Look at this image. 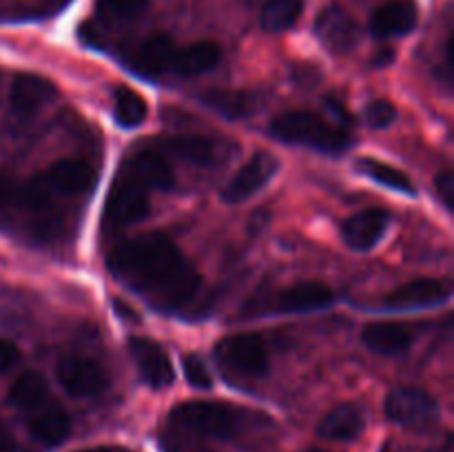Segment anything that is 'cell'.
I'll return each instance as SVG.
<instances>
[{
	"label": "cell",
	"instance_id": "obj_28",
	"mask_svg": "<svg viewBox=\"0 0 454 452\" xmlns=\"http://www.w3.org/2000/svg\"><path fill=\"white\" fill-rule=\"evenodd\" d=\"M359 168H362L368 177H372V180L380 182V184L388 186V189H395L399 191V193H408V195L415 193V184L411 182V177H408L403 171H399V168L381 162V160H372V158L359 160Z\"/></svg>",
	"mask_w": 454,
	"mask_h": 452
},
{
	"label": "cell",
	"instance_id": "obj_35",
	"mask_svg": "<svg viewBox=\"0 0 454 452\" xmlns=\"http://www.w3.org/2000/svg\"><path fill=\"white\" fill-rule=\"evenodd\" d=\"M0 452H22L20 446L13 441V437H9L3 430H0Z\"/></svg>",
	"mask_w": 454,
	"mask_h": 452
},
{
	"label": "cell",
	"instance_id": "obj_8",
	"mask_svg": "<svg viewBox=\"0 0 454 452\" xmlns=\"http://www.w3.org/2000/svg\"><path fill=\"white\" fill-rule=\"evenodd\" d=\"M278 160L270 153H255L222 189V199L226 204H239L253 198L260 189H264L278 173Z\"/></svg>",
	"mask_w": 454,
	"mask_h": 452
},
{
	"label": "cell",
	"instance_id": "obj_30",
	"mask_svg": "<svg viewBox=\"0 0 454 452\" xmlns=\"http://www.w3.org/2000/svg\"><path fill=\"white\" fill-rule=\"evenodd\" d=\"M397 118V109L388 100H372L364 109V122L371 129H386Z\"/></svg>",
	"mask_w": 454,
	"mask_h": 452
},
{
	"label": "cell",
	"instance_id": "obj_13",
	"mask_svg": "<svg viewBox=\"0 0 454 452\" xmlns=\"http://www.w3.org/2000/svg\"><path fill=\"white\" fill-rule=\"evenodd\" d=\"M450 297V288L448 284L439 282V279H412V282L403 284L395 292L386 297V306L395 310H415V308H433V306L443 304Z\"/></svg>",
	"mask_w": 454,
	"mask_h": 452
},
{
	"label": "cell",
	"instance_id": "obj_27",
	"mask_svg": "<svg viewBox=\"0 0 454 452\" xmlns=\"http://www.w3.org/2000/svg\"><path fill=\"white\" fill-rule=\"evenodd\" d=\"M114 113L118 124H122V127H140L146 118L145 97L133 91V89L118 87L114 93Z\"/></svg>",
	"mask_w": 454,
	"mask_h": 452
},
{
	"label": "cell",
	"instance_id": "obj_9",
	"mask_svg": "<svg viewBox=\"0 0 454 452\" xmlns=\"http://www.w3.org/2000/svg\"><path fill=\"white\" fill-rule=\"evenodd\" d=\"M315 34L326 49L335 53H346L353 51L355 44L359 43L362 29L346 9L326 7L315 20Z\"/></svg>",
	"mask_w": 454,
	"mask_h": 452
},
{
	"label": "cell",
	"instance_id": "obj_34",
	"mask_svg": "<svg viewBox=\"0 0 454 452\" xmlns=\"http://www.w3.org/2000/svg\"><path fill=\"white\" fill-rule=\"evenodd\" d=\"M13 191H16V180L0 173V211L13 207Z\"/></svg>",
	"mask_w": 454,
	"mask_h": 452
},
{
	"label": "cell",
	"instance_id": "obj_15",
	"mask_svg": "<svg viewBox=\"0 0 454 452\" xmlns=\"http://www.w3.org/2000/svg\"><path fill=\"white\" fill-rule=\"evenodd\" d=\"M176 44L168 35L155 34L142 40L131 56V69L146 78H160L162 74L173 69V58H176Z\"/></svg>",
	"mask_w": 454,
	"mask_h": 452
},
{
	"label": "cell",
	"instance_id": "obj_3",
	"mask_svg": "<svg viewBox=\"0 0 454 452\" xmlns=\"http://www.w3.org/2000/svg\"><path fill=\"white\" fill-rule=\"evenodd\" d=\"M173 424L211 439H231L242 428L244 415L220 401H184L173 410Z\"/></svg>",
	"mask_w": 454,
	"mask_h": 452
},
{
	"label": "cell",
	"instance_id": "obj_21",
	"mask_svg": "<svg viewBox=\"0 0 454 452\" xmlns=\"http://www.w3.org/2000/svg\"><path fill=\"white\" fill-rule=\"evenodd\" d=\"M412 331L397 322H375L368 323L362 332V341L380 355H402L412 346Z\"/></svg>",
	"mask_w": 454,
	"mask_h": 452
},
{
	"label": "cell",
	"instance_id": "obj_18",
	"mask_svg": "<svg viewBox=\"0 0 454 452\" xmlns=\"http://www.w3.org/2000/svg\"><path fill=\"white\" fill-rule=\"evenodd\" d=\"M415 25L417 9L406 0H393V3L381 4L371 18V31L380 40L402 38V35L411 34Z\"/></svg>",
	"mask_w": 454,
	"mask_h": 452
},
{
	"label": "cell",
	"instance_id": "obj_17",
	"mask_svg": "<svg viewBox=\"0 0 454 452\" xmlns=\"http://www.w3.org/2000/svg\"><path fill=\"white\" fill-rule=\"evenodd\" d=\"M335 301V292L319 282H301L284 288L275 295V310L279 313H309V310L326 308Z\"/></svg>",
	"mask_w": 454,
	"mask_h": 452
},
{
	"label": "cell",
	"instance_id": "obj_12",
	"mask_svg": "<svg viewBox=\"0 0 454 452\" xmlns=\"http://www.w3.org/2000/svg\"><path fill=\"white\" fill-rule=\"evenodd\" d=\"M122 173L131 177L133 182H137L140 186H145V189L168 191L176 184L171 164L164 158L162 151L155 149L140 151V153L131 155L127 160V164H124Z\"/></svg>",
	"mask_w": 454,
	"mask_h": 452
},
{
	"label": "cell",
	"instance_id": "obj_14",
	"mask_svg": "<svg viewBox=\"0 0 454 452\" xmlns=\"http://www.w3.org/2000/svg\"><path fill=\"white\" fill-rule=\"evenodd\" d=\"M43 177L51 186L53 193L82 195L89 193L96 184V168L84 160L69 158L53 164L49 171L43 173Z\"/></svg>",
	"mask_w": 454,
	"mask_h": 452
},
{
	"label": "cell",
	"instance_id": "obj_11",
	"mask_svg": "<svg viewBox=\"0 0 454 452\" xmlns=\"http://www.w3.org/2000/svg\"><path fill=\"white\" fill-rule=\"evenodd\" d=\"M56 97V87L47 78L34 74L16 75L9 93V105L16 118H31Z\"/></svg>",
	"mask_w": 454,
	"mask_h": 452
},
{
	"label": "cell",
	"instance_id": "obj_33",
	"mask_svg": "<svg viewBox=\"0 0 454 452\" xmlns=\"http://www.w3.org/2000/svg\"><path fill=\"white\" fill-rule=\"evenodd\" d=\"M434 189H437V195H439V199L443 202V207L452 208V199H454V175H452V171L439 173L437 180H434Z\"/></svg>",
	"mask_w": 454,
	"mask_h": 452
},
{
	"label": "cell",
	"instance_id": "obj_25",
	"mask_svg": "<svg viewBox=\"0 0 454 452\" xmlns=\"http://www.w3.org/2000/svg\"><path fill=\"white\" fill-rule=\"evenodd\" d=\"M49 399V386L38 372H25V375L18 377L13 381L12 390H9V403H12L16 410L22 412H34L35 408H40L43 403H47Z\"/></svg>",
	"mask_w": 454,
	"mask_h": 452
},
{
	"label": "cell",
	"instance_id": "obj_37",
	"mask_svg": "<svg viewBox=\"0 0 454 452\" xmlns=\"http://www.w3.org/2000/svg\"><path fill=\"white\" fill-rule=\"evenodd\" d=\"M309 452H328V450H309Z\"/></svg>",
	"mask_w": 454,
	"mask_h": 452
},
{
	"label": "cell",
	"instance_id": "obj_26",
	"mask_svg": "<svg viewBox=\"0 0 454 452\" xmlns=\"http://www.w3.org/2000/svg\"><path fill=\"white\" fill-rule=\"evenodd\" d=\"M301 12H304V0H266L260 22L270 34H282L300 20Z\"/></svg>",
	"mask_w": 454,
	"mask_h": 452
},
{
	"label": "cell",
	"instance_id": "obj_19",
	"mask_svg": "<svg viewBox=\"0 0 454 452\" xmlns=\"http://www.w3.org/2000/svg\"><path fill=\"white\" fill-rule=\"evenodd\" d=\"M27 428L34 434L35 441L44 443V446H58V443H62L69 437L71 419L60 406L47 401L40 408H35L34 412H29Z\"/></svg>",
	"mask_w": 454,
	"mask_h": 452
},
{
	"label": "cell",
	"instance_id": "obj_23",
	"mask_svg": "<svg viewBox=\"0 0 454 452\" xmlns=\"http://www.w3.org/2000/svg\"><path fill=\"white\" fill-rule=\"evenodd\" d=\"M364 428V417L362 410L353 403H341V406L333 408L319 424L317 433L324 439L331 441H350L357 437Z\"/></svg>",
	"mask_w": 454,
	"mask_h": 452
},
{
	"label": "cell",
	"instance_id": "obj_20",
	"mask_svg": "<svg viewBox=\"0 0 454 452\" xmlns=\"http://www.w3.org/2000/svg\"><path fill=\"white\" fill-rule=\"evenodd\" d=\"M160 146H162V151H167V153L176 155V158L184 160V162L200 164V167L215 164L222 153L220 142H215L213 137L207 136H193V133L164 137V140L160 142Z\"/></svg>",
	"mask_w": 454,
	"mask_h": 452
},
{
	"label": "cell",
	"instance_id": "obj_22",
	"mask_svg": "<svg viewBox=\"0 0 454 452\" xmlns=\"http://www.w3.org/2000/svg\"><path fill=\"white\" fill-rule=\"evenodd\" d=\"M222 60V49L215 43H193L189 47L176 51L173 58V71L184 78H198V75L208 74V71L215 69Z\"/></svg>",
	"mask_w": 454,
	"mask_h": 452
},
{
	"label": "cell",
	"instance_id": "obj_2",
	"mask_svg": "<svg viewBox=\"0 0 454 452\" xmlns=\"http://www.w3.org/2000/svg\"><path fill=\"white\" fill-rule=\"evenodd\" d=\"M270 133L275 140L288 142V144L313 146L319 151H344L350 144V136L341 127L328 124L319 115L310 111H286L279 113L270 122Z\"/></svg>",
	"mask_w": 454,
	"mask_h": 452
},
{
	"label": "cell",
	"instance_id": "obj_4",
	"mask_svg": "<svg viewBox=\"0 0 454 452\" xmlns=\"http://www.w3.org/2000/svg\"><path fill=\"white\" fill-rule=\"evenodd\" d=\"M217 363L242 379H260L269 370V350L257 335H231L215 346Z\"/></svg>",
	"mask_w": 454,
	"mask_h": 452
},
{
	"label": "cell",
	"instance_id": "obj_31",
	"mask_svg": "<svg viewBox=\"0 0 454 452\" xmlns=\"http://www.w3.org/2000/svg\"><path fill=\"white\" fill-rule=\"evenodd\" d=\"M182 366H184V377L191 386L200 390H208L213 386V377L208 372L207 363L198 357V355H186L182 359Z\"/></svg>",
	"mask_w": 454,
	"mask_h": 452
},
{
	"label": "cell",
	"instance_id": "obj_1",
	"mask_svg": "<svg viewBox=\"0 0 454 452\" xmlns=\"http://www.w3.org/2000/svg\"><path fill=\"white\" fill-rule=\"evenodd\" d=\"M115 277L160 310L186 308L198 297L202 277L180 248L160 233H145L120 244L109 255Z\"/></svg>",
	"mask_w": 454,
	"mask_h": 452
},
{
	"label": "cell",
	"instance_id": "obj_16",
	"mask_svg": "<svg viewBox=\"0 0 454 452\" xmlns=\"http://www.w3.org/2000/svg\"><path fill=\"white\" fill-rule=\"evenodd\" d=\"M388 213L381 211V208H368V211L348 217L341 226L344 244L355 248V251H368L384 238L386 229H388Z\"/></svg>",
	"mask_w": 454,
	"mask_h": 452
},
{
	"label": "cell",
	"instance_id": "obj_7",
	"mask_svg": "<svg viewBox=\"0 0 454 452\" xmlns=\"http://www.w3.org/2000/svg\"><path fill=\"white\" fill-rule=\"evenodd\" d=\"M56 377L71 397H96L106 388V375L93 359L67 355L58 362Z\"/></svg>",
	"mask_w": 454,
	"mask_h": 452
},
{
	"label": "cell",
	"instance_id": "obj_24",
	"mask_svg": "<svg viewBox=\"0 0 454 452\" xmlns=\"http://www.w3.org/2000/svg\"><path fill=\"white\" fill-rule=\"evenodd\" d=\"M204 105L224 118L239 120L251 115L257 109V97L253 93L238 91V89H213L202 96Z\"/></svg>",
	"mask_w": 454,
	"mask_h": 452
},
{
	"label": "cell",
	"instance_id": "obj_6",
	"mask_svg": "<svg viewBox=\"0 0 454 452\" xmlns=\"http://www.w3.org/2000/svg\"><path fill=\"white\" fill-rule=\"evenodd\" d=\"M146 213H149L146 189L120 171V175L111 184L109 198H106V224L114 226V229H122L133 222H140Z\"/></svg>",
	"mask_w": 454,
	"mask_h": 452
},
{
	"label": "cell",
	"instance_id": "obj_5",
	"mask_svg": "<svg viewBox=\"0 0 454 452\" xmlns=\"http://www.w3.org/2000/svg\"><path fill=\"white\" fill-rule=\"evenodd\" d=\"M386 415L403 428L430 430L439 421V403L424 390L402 386L386 397Z\"/></svg>",
	"mask_w": 454,
	"mask_h": 452
},
{
	"label": "cell",
	"instance_id": "obj_36",
	"mask_svg": "<svg viewBox=\"0 0 454 452\" xmlns=\"http://www.w3.org/2000/svg\"><path fill=\"white\" fill-rule=\"evenodd\" d=\"M78 452H114L111 448H87V450H78Z\"/></svg>",
	"mask_w": 454,
	"mask_h": 452
},
{
	"label": "cell",
	"instance_id": "obj_10",
	"mask_svg": "<svg viewBox=\"0 0 454 452\" xmlns=\"http://www.w3.org/2000/svg\"><path fill=\"white\" fill-rule=\"evenodd\" d=\"M129 350H131L133 362L137 363V370L146 384L153 386V388H167L173 384L176 372H173L171 359L155 341L145 339V337H133L129 341Z\"/></svg>",
	"mask_w": 454,
	"mask_h": 452
},
{
	"label": "cell",
	"instance_id": "obj_29",
	"mask_svg": "<svg viewBox=\"0 0 454 452\" xmlns=\"http://www.w3.org/2000/svg\"><path fill=\"white\" fill-rule=\"evenodd\" d=\"M149 7V0H96V12L106 20H131Z\"/></svg>",
	"mask_w": 454,
	"mask_h": 452
},
{
	"label": "cell",
	"instance_id": "obj_32",
	"mask_svg": "<svg viewBox=\"0 0 454 452\" xmlns=\"http://www.w3.org/2000/svg\"><path fill=\"white\" fill-rule=\"evenodd\" d=\"M20 363V350L16 344L0 337V372H9Z\"/></svg>",
	"mask_w": 454,
	"mask_h": 452
}]
</instances>
